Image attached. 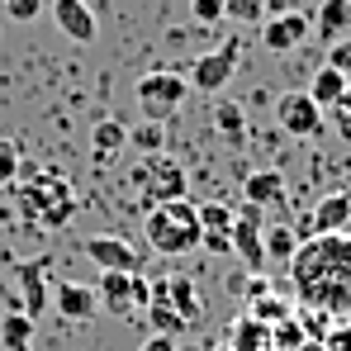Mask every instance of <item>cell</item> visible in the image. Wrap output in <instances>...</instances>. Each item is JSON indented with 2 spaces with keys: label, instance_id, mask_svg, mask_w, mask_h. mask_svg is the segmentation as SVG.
Returning <instances> with one entry per match:
<instances>
[{
  "label": "cell",
  "instance_id": "cell-13",
  "mask_svg": "<svg viewBox=\"0 0 351 351\" xmlns=\"http://www.w3.org/2000/svg\"><path fill=\"white\" fill-rule=\"evenodd\" d=\"M152 299H167L176 313L195 328L199 318H204V299H199V290H195V280L190 276H171V280H157L152 285Z\"/></svg>",
  "mask_w": 351,
  "mask_h": 351
},
{
  "label": "cell",
  "instance_id": "cell-30",
  "mask_svg": "<svg viewBox=\"0 0 351 351\" xmlns=\"http://www.w3.org/2000/svg\"><path fill=\"white\" fill-rule=\"evenodd\" d=\"M304 342H308V337H304V328H299L294 313H290V318H280V323L271 328V351H299Z\"/></svg>",
  "mask_w": 351,
  "mask_h": 351
},
{
  "label": "cell",
  "instance_id": "cell-26",
  "mask_svg": "<svg viewBox=\"0 0 351 351\" xmlns=\"http://www.w3.org/2000/svg\"><path fill=\"white\" fill-rule=\"evenodd\" d=\"M294 252H299V237L285 223H266V261H285L290 266Z\"/></svg>",
  "mask_w": 351,
  "mask_h": 351
},
{
  "label": "cell",
  "instance_id": "cell-19",
  "mask_svg": "<svg viewBox=\"0 0 351 351\" xmlns=\"http://www.w3.org/2000/svg\"><path fill=\"white\" fill-rule=\"evenodd\" d=\"M347 86H351V76H342V71H337V66H328V62L308 76V95L318 100V110H332V105L347 95Z\"/></svg>",
  "mask_w": 351,
  "mask_h": 351
},
{
  "label": "cell",
  "instance_id": "cell-31",
  "mask_svg": "<svg viewBox=\"0 0 351 351\" xmlns=\"http://www.w3.org/2000/svg\"><path fill=\"white\" fill-rule=\"evenodd\" d=\"M271 10V0H223V19H237V24H261Z\"/></svg>",
  "mask_w": 351,
  "mask_h": 351
},
{
  "label": "cell",
  "instance_id": "cell-1",
  "mask_svg": "<svg viewBox=\"0 0 351 351\" xmlns=\"http://www.w3.org/2000/svg\"><path fill=\"white\" fill-rule=\"evenodd\" d=\"M290 290L304 308L332 318L351 313V233H313L299 242L290 261Z\"/></svg>",
  "mask_w": 351,
  "mask_h": 351
},
{
  "label": "cell",
  "instance_id": "cell-7",
  "mask_svg": "<svg viewBox=\"0 0 351 351\" xmlns=\"http://www.w3.org/2000/svg\"><path fill=\"white\" fill-rule=\"evenodd\" d=\"M276 123H280V133L308 143V138H318V133L328 128V110H318V100H313L308 90H285V95L276 100Z\"/></svg>",
  "mask_w": 351,
  "mask_h": 351
},
{
  "label": "cell",
  "instance_id": "cell-29",
  "mask_svg": "<svg viewBox=\"0 0 351 351\" xmlns=\"http://www.w3.org/2000/svg\"><path fill=\"white\" fill-rule=\"evenodd\" d=\"M294 318H299V328H304V337H308V342H323V337L332 332V323H337L332 313H323V308H304V304L294 308Z\"/></svg>",
  "mask_w": 351,
  "mask_h": 351
},
{
  "label": "cell",
  "instance_id": "cell-12",
  "mask_svg": "<svg viewBox=\"0 0 351 351\" xmlns=\"http://www.w3.org/2000/svg\"><path fill=\"white\" fill-rule=\"evenodd\" d=\"M53 24L71 43H86V48L100 38V19H95L90 0H53Z\"/></svg>",
  "mask_w": 351,
  "mask_h": 351
},
{
  "label": "cell",
  "instance_id": "cell-4",
  "mask_svg": "<svg viewBox=\"0 0 351 351\" xmlns=\"http://www.w3.org/2000/svg\"><path fill=\"white\" fill-rule=\"evenodd\" d=\"M128 180H133V190L157 209V204H167V199H185V190H190V176H185V167L176 162L171 152H152V157H143L133 171H128Z\"/></svg>",
  "mask_w": 351,
  "mask_h": 351
},
{
  "label": "cell",
  "instance_id": "cell-14",
  "mask_svg": "<svg viewBox=\"0 0 351 351\" xmlns=\"http://www.w3.org/2000/svg\"><path fill=\"white\" fill-rule=\"evenodd\" d=\"M43 271H48V261H19V266H14V276H19V308H24L29 318H38V313L48 308V299H53Z\"/></svg>",
  "mask_w": 351,
  "mask_h": 351
},
{
  "label": "cell",
  "instance_id": "cell-33",
  "mask_svg": "<svg viewBox=\"0 0 351 351\" xmlns=\"http://www.w3.org/2000/svg\"><path fill=\"white\" fill-rule=\"evenodd\" d=\"M328 128H332L342 143H351V86H347V95H342V100L328 110Z\"/></svg>",
  "mask_w": 351,
  "mask_h": 351
},
{
  "label": "cell",
  "instance_id": "cell-22",
  "mask_svg": "<svg viewBox=\"0 0 351 351\" xmlns=\"http://www.w3.org/2000/svg\"><path fill=\"white\" fill-rule=\"evenodd\" d=\"M34 323H38V318H29L24 308L0 313V347L5 351H29L34 347Z\"/></svg>",
  "mask_w": 351,
  "mask_h": 351
},
{
  "label": "cell",
  "instance_id": "cell-39",
  "mask_svg": "<svg viewBox=\"0 0 351 351\" xmlns=\"http://www.w3.org/2000/svg\"><path fill=\"white\" fill-rule=\"evenodd\" d=\"M247 294H252V299H261V294H271V285H266V280H261V276H256V280H252V285H247Z\"/></svg>",
  "mask_w": 351,
  "mask_h": 351
},
{
  "label": "cell",
  "instance_id": "cell-18",
  "mask_svg": "<svg viewBox=\"0 0 351 351\" xmlns=\"http://www.w3.org/2000/svg\"><path fill=\"white\" fill-rule=\"evenodd\" d=\"M242 199H247V204H261V209L280 204V199H285V176L276 171V167L247 171V176H242Z\"/></svg>",
  "mask_w": 351,
  "mask_h": 351
},
{
  "label": "cell",
  "instance_id": "cell-32",
  "mask_svg": "<svg viewBox=\"0 0 351 351\" xmlns=\"http://www.w3.org/2000/svg\"><path fill=\"white\" fill-rule=\"evenodd\" d=\"M24 171V152H19V143L14 138H0V185H14Z\"/></svg>",
  "mask_w": 351,
  "mask_h": 351
},
{
  "label": "cell",
  "instance_id": "cell-35",
  "mask_svg": "<svg viewBox=\"0 0 351 351\" xmlns=\"http://www.w3.org/2000/svg\"><path fill=\"white\" fill-rule=\"evenodd\" d=\"M190 14L199 24H219L223 19V0H190Z\"/></svg>",
  "mask_w": 351,
  "mask_h": 351
},
{
  "label": "cell",
  "instance_id": "cell-34",
  "mask_svg": "<svg viewBox=\"0 0 351 351\" xmlns=\"http://www.w3.org/2000/svg\"><path fill=\"white\" fill-rule=\"evenodd\" d=\"M0 10H5L14 24H29V19H38V14L48 10V0H0Z\"/></svg>",
  "mask_w": 351,
  "mask_h": 351
},
{
  "label": "cell",
  "instance_id": "cell-42",
  "mask_svg": "<svg viewBox=\"0 0 351 351\" xmlns=\"http://www.w3.org/2000/svg\"><path fill=\"white\" fill-rule=\"evenodd\" d=\"M347 323H351V313H347Z\"/></svg>",
  "mask_w": 351,
  "mask_h": 351
},
{
  "label": "cell",
  "instance_id": "cell-11",
  "mask_svg": "<svg viewBox=\"0 0 351 351\" xmlns=\"http://www.w3.org/2000/svg\"><path fill=\"white\" fill-rule=\"evenodd\" d=\"M81 252L95 271H138V252L114 233H90L81 242Z\"/></svg>",
  "mask_w": 351,
  "mask_h": 351
},
{
  "label": "cell",
  "instance_id": "cell-15",
  "mask_svg": "<svg viewBox=\"0 0 351 351\" xmlns=\"http://www.w3.org/2000/svg\"><path fill=\"white\" fill-rule=\"evenodd\" d=\"M313 233H351V190H328L313 214H308Z\"/></svg>",
  "mask_w": 351,
  "mask_h": 351
},
{
  "label": "cell",
  "instance_id": "cell-2",
  "mask_svg": "<svg viewBox=\"0 0 351 351\" xmlns=\"http://www.w3.org/2000/svg\"><path fill=\"white\" fill-rule=\"evenodd\" d=\"M19 219L29 223V228H38V233H58L66 228L71 219H76V209H81V199H76V190H71V180L58 171H43L34 176L29 185H19Z\"/></svg>",
  "mask_w": 351,
  "mask_h": 351
},
{
  "label": "cell",
  "instance_id": "cell-10",
  "mask_svg": "<svg viewBox=\"0 0 351 351\" xmlns=\"http://www.w3.org/2000/svg\"><path fill=\"white\" fill-rule=\"evenodd\" d=\"M313 38V19L304 10H276L271 19H261V48L266 53H294Z\"/></svg>",
  "mask_w": 351,
  "mask_h": 351
},
{
  "label": "cell",
  "instance_id": "cell-9",
  "mask_svg": "<svg viewBox=\"0 0 351 351\" xmlns=\"http://www.w3.org/2000/svg\"><path fill=\"white\" fill-rule=\"evenodd\" d=\"M237 38H228V43H219L214 53H204V58L190 66V90H204V95H219L223 86H233V71H237Z\"/></svg>",
  "mask_w": 351,
  "mask_h": 351
},
{
  "label": "cell",
  "instance_id": "cell-20",
  "mask_svg": "<svg viewBox=\"0 0 351 351\" xmlns=\"http://www.w3.org/2000/svg\"><path fill=\"white\" fill-rule=\"evenodd\" d=\"M228 347L233 351H271V328L256 323L252 313H237L228 328Z\"/></svg>",
  "mask_w": 351,
  "mask_h": 351
},
{
  "label": "cell",
  "instance_id": "cell-17",
  "mask_svg": "<svg viewBox=\"0 0 351 351\" xmlns=\"http://www.w3.org/2000/svg\"><path fill=\"white\" fill-rule=\"evenodd\" d=\"M308 19H313V34H318L328 48L342 43V38H351V5L347 0H323Z\"/></svg>",
  "mask_w": 351,
  "mask_h": 351
},
{
  "label": "cell",
  "instance_id": "cell-21",
  "mask_svg": "<svg viewBox=\"0 0 351 351\" xmlns=\"http://www.w3.org/2000/svg\"><path fill=\"white\" fill-rule=\"evenodd\" d=\"M214 133L228 143V147H242L247 143V110L237 100H219L214 105Z\"/></svg>",
  "mask_w": 351,
  "mask_h": 351
},
{
  "label": "cell",
  "instance_id": "cell-38",
  "mask_svg": "<svg viewBox=\"0 0 351 351\" xmlns=\"http://www.w3.org/2000/svg\"><path fill=\"white\" fill-rule=\"evenodd\" d=\"M138 351H180V337H167V332H152V337H147V342H143Z\"/></svg>",
  "mask_w": 351,
  "mask_h": 351
},
{
  "label": "cell",
  "instance_id": "cell-23",
  "mask_svg": "<svg viewBox=\"0 0 351 351\" xmlns=\"http://www.w3.org/2000/svg\"><path fill=\"white\" fill-rule=\"evenodd\" d=\"M128 147V128L119 123V119H100L95 128H90V152L100 157V162H110Z\"/></svg>",
  "mask_w": 351,
  "mask_h": 351
},
{
  "label": "cell",
  "instance_id": "cell-43",
  "mask_svg": "<svg viewBox=\"0 0 351 351\" xmlns=\"http://www.w3.org/2000/svg\"><path fill=\"white\" fill-rule=\"evenodd\" d=\"M347 5H351V0H347Z\"/></svg>",
  "mask_w": 351,
  "mask_h": 351
},
{
  "label": "cell",
  "instance_id": "cell-3",
  "mask_svg": "<svg viewBox=\"0 0 351 351\" xmlns=\"http://www.w3.org/2000/svg\"><path fill=\"white\" fill-rule=\"evenodd\" d=\"M143 237L157 256H190L199 247V204L195 199H167V204L147 209Z\"/></svg>",
  "mask_w": 351,
  "mask_h": 351
},
{
  "label": "cell",
  "instance_id": "cell-16",
  "mask_svg": "<svg viewBox=\"0 0 351 351\" xmlns=\"http://www.w3.org/2000/svg\"><path fill=\"white\" fill-rule=\"evenodd\" d=\"M53 304H58V313L66 323H90L95 313H100V299L90 285H76V280H58V290H53Z\"/></svg>",
  "mask_w": 351,
  "mask_h": 351
},
{
  "label": "cell",
  "instance_id": "cell-24",
  "mask_svg": "<svg viewBox=\"0 0 351 351\" xmlns=\"http://www.w3.org/2000/svg\"><path fill=\"white\" fill-rule=\"evenodd\" d=\"M143 313H147L152 332H167V337H185V332H190V323H185V318L176 313V308L167 304V299H152V304H147Z\"/></svg>",
  "mask_w": 351,
  "mask_h": 351
},
{
  "label": "cell",
  "instance_id": "cell-28",
  "mask_svg": "<svg viewBox=\"0 0 351 351\" xmlns=\"http://www.w3.org/2000/svg\"><path fill=\"white\" fill-rule=\"evenodd\" d=\"M256 323H266V328H276L280 318H290L294 313V304H285L280 294H261V299H252V308H247Z\"/></svg>",
  "mask_w": 351,
  "mask_h": 351
},
{
  "label": "cell",
  "instance_id": "cell-8",
  "mask_svg": "<svg viewBox=\"0 0 351 351\" xmlns=\"http://www.w3.org/2000/svg\"><path fill=\"white\" fill-rule=\"evenodd\" d=\"M233 256H242L247 271H261L266 266V209L261 204H237L233 219Z\"/></svg>",
  "mask_w": 351,
  "mask_h": 351
},
{
  "label": "cell",
  "instance_id": "cell-6",
  "mask_svg": "<svg viewBox=\"0 0 351 351\" xmlns=\"http://www.w3.org/2000/svg\"><path fill=\"white\" fill-rule=\"evenodd\" d=\"M133 95H138V110L147 119H171L180 105H185V95H190V81L180 76V71H147L138 86H133Z\"/></svg>",
  "mask_w": 351,
  "mask_h": 351
},
{
  "label": "cell",
  "instance_id": "cell-25",
  "mask_svg": "<svg viewBox=\"0 0 351 351\" xmlns=\"http://www.w3.org/2000/svg\"><path fill=\"white\" fill-rule=\"evenodd\" d=\"M128 147H138L143 157H152V152H167V123H157V119H147V123H133V128H128Z\"/></svg>",
  "mask_w": 351,
  "mask_h": 351
},
{
  "label": "cell",
  "instance_id": "cell-5",
  "mask_svg": "<svg viewBox=\"0 0 351 351\" xmlns=\"http://www.w3.org/2000/svg\"><path fill=\"white\" fill-rule=\"evenodd\" d=\"M95 299L105 313L114 318H128V313H143L152 304V285L138 276V271H100L95 280Z\"/></svg>",
  "mask_w": 351,
  "mask_h": 351
},
{
  "label": "cell",
  "instance_id": "cell-36",
  "mask_svg": "<svg viewBox=\"0 0 351 351\" xmlns=\"http://www.w3.org/2000/svg\"><path fill=\"white\" fill-rule=\"evenodd\" d=\"M323 347H328V351H351V323H347V318L332 323V332L323 337Z\"/></svg>",
  "mask_w": 351,
  "mask_h": 351
},
{
  "label": "cell",
  "instance_id": "cell-27",
  "mask_svg": "<svg viewBox=\"0 0 351 351\" xmlns=\"http://www.w3.org/2000/svg\"><path fill=\"white\" fill-rule=\"evenodd\" d=\"M233 219H237V209L223 204V199H204L199 204V233H233Z\"/></svg>",
  "mask_w": 351,
  "mask_h": 351
},
{
  "label": "cell",
  "instance_id": "cell-41",
  "mask_svg": "<svg viewBox=\"0 0 351 351\" xmlns=\"http://www.w3.org/2000/svg\"><path fill=\"white\" fill-rule=\"evenodd\" d=\"M204 351H233V347H228V342H219V347H204Z\"/></svg>",
  "mask_w": 351,
  "mask_h": 351
},
{
  "label": "cell",
  "instance_id": "cell-40",
  "mask_svg": "<svg viewBox=\"0 0 351 351\" xmlns=\"http://www.w3.org/2000/svg\"><path fill=\"white\" fill-rule=\"evenodd\" d=\"M299 351H328V347H323V342H304Z\"/></svg>",
  "mask_w": 351,
  "mask_h": 351
},
{
  "label": "cell",
  "instance_id": "cell-37",
  "mask_svg": "<svg viewBox=\"0 0 351 351\" xmlns=\"http://www.w3.org/2000/svg\"><path fill=\"white\" fill-rule=\"evenodd\" d=\"M328 66H337L342 76H351V38H342V43L328 48Z\"/></svg>",
  "mask_w": 351,
  "mask_h": 351
}]
</instances>
